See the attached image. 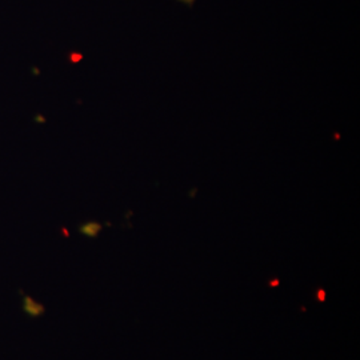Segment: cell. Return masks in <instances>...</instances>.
Returning <instances> with one entry per match:
<instances>
[{
  "label": "cell",
  "instance_id": "1",
  "mask_svg": "<svg viewBox=\"0 0 360 360\" xmlns=\"http://www.w3.org/2000/svg\"><path fill=\"white\" fill-rule=\"evenodd\" d=\"M179 1H183V3H186V4H188V6H193L195 0H179Z\"/></svg>",
  "mask_w": 360,
  "mask_h": 360
}]
</instances>
